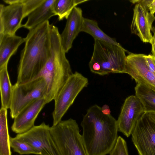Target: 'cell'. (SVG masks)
Instances as JSON below:
<instances>
[{"instance_id": "obj_1", "label": "cell", "mask_w": 155, "mask_h": 155, "mask_svg": "<svg viewBox=\"0 0 155 155\" xmlns=\"http://www.w3.org/2000/svg\"><path fill=\"white\" fill-rule=\"evenodd\" d=\"M82 141L87 155H106L114 147L118 136L117 120L104 114L95 104L87 110L81 122Z\"/></svg>"}, {"instance_id": "obj_2", "label": "cell", "mask_w": 155, "mask_h": 155, "mask_svg": "<svg viewBox=\"0 0 155 155\" xmlns=\"http://www.w3.org/2000/svg\"><path fill=\"white\" fill-rule=\"evenodd\" d=\"M49 21L29 30L25 38L18 67L16 83L21 84L36 78L50 54Z\"/></svg>"}, {"instance_id": "obj_3", "label": "cell", "mask_w": 155, "mask_h": 155, "mask_svg": "<svg viewBox=\"0 0 155 155\" xmlns=\"http://www.w3.org/2000/svg\"><path fill=\"white\" fill-rule=\"evenodd\" d=\"M49 38L50 56L35 78H42L46 82V104L54 99L73 73L62 46L58 28L52 24L50 25Z\"/></svg>"}, {"instance_id": "obj_4", "label": "cell", "mask_w": 155, "mask_h": 155, "mask_svg": "<svg viewBox=\"0 0 155 155\" xmlns=\"http://www.w3.org/2000/svg\"><path fill=\"white\" fill-rule=\"evenodd\" d=\"M127 51L120 45L95 40L88 65L92 73L101 76L124 73Z\"/></svg>"}, {"instance_id": "obj_5", "label": "cell", "mask_w": 155, "mask_h": 155, "mask_svg": "<svg viewBox=\"0 0 155 155\" xmlns=\"http://www.w3.org/2000/svg\"><path fill=\"white\" fill-rule=\"evenodd\" d=\"M50 130L58 155H87L76 120H61Z\"/></svg>"}, {"instance_id": "obj_6", "label": "cell", "mask_w": 155, "mask_h": 155, "mask_svg": "<svg viewBox=\"0 0 155 155\" xmlns=\"http://www.w3.org/2000/svg\"><path fill=\"white\" fill-rule=\"evenodd\" d=\"M47 87L42 78H35L23 83L13 85L10 109L11 118L14 119L26 107L39 99L45 98Z\"/></svg>"}, {"instance_id": "obj_7", "label": "cell", "mask_w": 155, "mask_h": 155, "mask_svg": "<svg viewBox=\"0 0 155 155\" xmlns=\"http://www.w3.org/2000/svg\"><path fill=\"white\" fill-rule=\"evenodd\" d=\"M88 80L81 73L75 71L70 77L54 100L52 113L53 126L57 124L73 103L79 93L88 84Z\"/></svg>"}, {"instance_id": "obj_8", "label": "cell", "mask_w": 155, "mask_h": 155, "mask_svg": "<svg viewBox=\"0 0 155 155\" xmlns=\"http://www.w3.org/2000/svg\"><path fill=\"white\" fill-rule=\"evenodd\" d=\"M131 135L139 155H155V124L147 113L141 115Z\"/></svg>"}, {"instance_id": "obj_9", "label": "cell", "mask_w": 155, "mask_h": 155, "mask_svg": "<svg viewBox=\"0 0 155 155\" xmlns=\"http://www.w3.org/2000/svg\"><path fill=\"white\" fill-rule=\"evenodd\" d=\"M50 127L43 122L16 137L30 144L40 155H58L50 132Z\"/></svg>"}, {"instance_id": "obj_10", "label": "cell", "mask_w": 155, "mask_h": 155, "mask_svg": "<svg viewBox=\"0 0 155 155\" xmlns=\"http://www.w3.org/2000/svg\"><path fill=\"white\" fill-rule=\"evenodd\" d=\"M0 5V34L15 35L25 18L22 0H3Z\"/></svg>"}, {"instance_id": "obj_11", "label": "cell", "mask_w": 155, "mask_h": 155, "mask_svg": "<svg viewBox=\"0 0 155 155\" xmlns=\"http://www.w3.org/2000/svg\"><path fill=\"white\" fill-rule=\"evenodd\" d=\"M144 113L143 105L136 95L127 97L124 101L117 120L118 131L129 137L138 120Z\"/></svg>"}, {"instance_id": "obj_12", "label": "cell", "mask_w": 155, "mask_h": 155, "mask_svg": "<svg viewBox=\"0 0 155 155\" xmlns=\"http://www.w3.org/2000/svg\"><path fill=\"white\" fill-rule=\"evenodd\" d=\"M144 55L129 53L127 56L124 73L129 75L137 84H144L155 91V74L147 65Z\"/></svg>"}, {"instance_id": "obj_13", "label": "cell", "mask_w": 155, "mask_h": 155, "mask_svg": "<svg viewBox=\"0 0 155 155\" xmlns=\"http://www.w3.org/2000/svg\"><path fill=\"white\" fill-rule=\"evenodd\" d=\"M155 20L154 15L139 3L133 9V16L130 25L132 33L138 36L143 42L151 44L153 36L151 32L152 24Z\"/></svg>"}, {"instance_id": "obj_14", "label": "cell", "mask_w": 155, "mask_h": 155, "mask_svg": "<svg viewBox=\"0 0 155 155\" xmlns=\"http://www.w3.org/2000/svg\"><path fill=\"white\" fill-rule=\"evenodd\" d=\"M46 103L45 98L35 101L24 109L14 119L12 130L17 134L25 133L34 125L38 114Z\"/></svg>"}, {"instance_id": "obj_15", "label": "cell", "mask_w": 155, "mask_h": 155, "mask_svg": "<svg viewBox=\"0 0 155 155\" xmlns=\"http://www.w3.org/2000/svg\"><path fill=\"white\" fill-rule=\"evenodd\" d=\"M84 18L81 8L76 7L67 19L65 27L60 34L61 44L66 53L71 48L74 41L81 32Z\"/></svg>"}, {"instance_id": "obj_16", "label": "cell", "mask_w": 155, "mask_h": 155, "mask_svg": "<svg viewBox=\"0 0 155 155\" xmlns=\"http://www.w3.org/2000/svg\"><path fill=\"white\" fill-rule=\"evenodd\" d=\"M55 0H44L42 3L27 17V21L23 27L31 30L39 25L48 21L55 15L53 5Z\"/></svg>"}, {"instance_id": "obj_17", "label": "cell", "mask_w": 155, "mask_h": 155, "mask_svg": "<svg viewBox=\"0 0 155 155\" xmlns=\"http://www.w3.org/2000/svg\"><path fill=\"white\" fill-rule=\"evenodd\" d=\"M24 42L25 38L15 34H0V68L8 64L11 57Z\"/></svg>"}, {"instance_id": "obj_18", "label": "cell", "mask_w": 155, "mask_h": 155, "mask_svg": "<svg viewBox=\"0 0 155 155\" xmlns=\"http://www.w3.org/2000/svg\"><path fill=\"white\" fill-rule=\"evenodd\" d=\"M7 64L0 68V89L1 107L9 109L12 97L13 85L11 84Z\"/></svg>"}, {"instance_id": "obj_19", "label": "cell", "mask_w": 155, "mask_h": 155, "mask_svg": "<svg viewBox=\"0 0 155 155\" xmlns=\"http://www.w3.org/2000/svg\"><path fill=\"white\" fill-rule=\"evenodd\" d=\"M135 95L143 105L144 112L155 113V91L143 84H137Z\"/></svg>"}, {"instance_id": "obj_20", "label": "cell", "mask_w": 155, "mask_h": 155, "mask_svg": "<svg viewBox=\"0 0 155 155\" xmlns=\"http://www.w3.org/2000/svg\"><path fill=\"white\" fill-rule=\"evenodd\" d=\"M81 32H84L91 35L95 40L113 44L120 45L115 39L110 37L104 33L99 27L95 20L84 18Z\"/></svg>"}, {"instance_id": "obj_21", "label": "cell", "mask_w": 155, "mask_h": 155, "mask_svg": "<svg viewBox=\"0 0 155 155\" xmlns=\"http://www.w3.org/2000/svg\"><path fill=\"white\" fill-rule=\"evenodd\" d=\"M7 114V109L1 107L0 110V155H11Z\"/></svg>"}, {"instance_id": "obj_22", "label": "cell", "mask_w": 155, "mask_h": 155, "mask_svg": "<svg viewBox=\"0 0 155 155\" xmlns=\"http://www.w3.org/2000/svg\"><path fill=\"white\" fill-rule=\"evenodd\" d=\"M88 1V0H55L53 9L55 15L61 21L67 19L73 9L81 3Z\"/></svg>"}, {"instance_id": "obj_23", "label": "cell", "mask_w": 155, "mask_h": 155, "mask_svg": "<svg viewBox=\"0 0 155 155\" xmlns=\"http://www.w3.org/2000/svg\"><path fill=\"white\" fill-rule=\"evenodd\" d=\"M10 145L14 151L21 155L35 154L40 153L27 142L18 139L16 137H10Z\"/></svg>"}, {"instance_id": "obj_24", "label": "cell", "mask_w": 155, "mask_h": 155, "mask_svg": "<svg viewBox=\"0 0 155 155\" xmlns=\"http://www.w3.org/2000/svg\"><path fill=\"white\" fill-rule=\"evenodd\" d=\"M109 155H129L127 143L121 136H118Z\"/></svg>"}, {"instance_id": "obj_25", "label": "cell", "mask_w": 155, "mask_h": 155, "mask_svg": "<svg viewBox=\"0 0 155 155\" xmlns=\"http://www.w3.org/2000/svg\"><path fill=\"white\" fill-rule=\"evenodd\" d=\"M43 1L44 0H22L25 17H28Z\"/></svg>"}, {"instance_id": "obj_26", "label": "cell", "mask_w": 155, "mask_h": 155, "mask_svg": "<svg viewBox=\"0 0 155 155\" xmlns=\"http://www.w3.org/2000/svg\"><path fill=\"white\" fill-rule=\"evenodd\" d=\"M130 1L133 4H140L153 15L155 13V0H131Z\"/></svg>"}, {"instance_id": "obj_27", "label": "cell", "mask_w": 155, "mask_h": 155, "mask_svg": "<svg viewBox=\"0 0 155 155\" xmlns=\"http://www.w3.org/2000/svg\"><path fill=\"white\" fill-rule=\"evenodd\" d=\"M144 57L147 65L149 69L155 74V56L149 54L145 55Z\"/></svg>"}, {"instance_id": "obj_28", "label": "cell", "mask_w": 155, "mask_h": 155, "mask_svg": "<svg viewBox=\"0 0 155 155\" xmlns=\"http://www.w3.org/2000/svg\"><path fill=\"white\" fill-rule=\"evenodd\" d=\"M102 113L104 115H110L111 114V110L110 107L107 104L104 105L101 107Z\"/></svg>"}, {"instance_id": "obj_29", "label": "cell", "mask_w": 155, "mask_h": 155, "mask_svg": "<svg viewBox=\"0 0 155 155\" xmlns=\"http://www.w3.org/2000/svg\"><path fill=\"white\" fill-rule=\"evenodd\" d=\"M151 44L152 45V55L155 56V31L154 32Z\"/></svg>"}, {"instance_id": "obj_30", "label": "cell", "mask_w": 155, "mask_h": 155, "mask_svg": "<svg viewBox=\"0 0 155 155\" xmlns=\"http://www.w3.org/2000/svg\"><path fill=\"white\" fill-rule=\"evenodd\" d=\"M150 119L155 124V113H147Z\"/></svg>"}]
</instances>
